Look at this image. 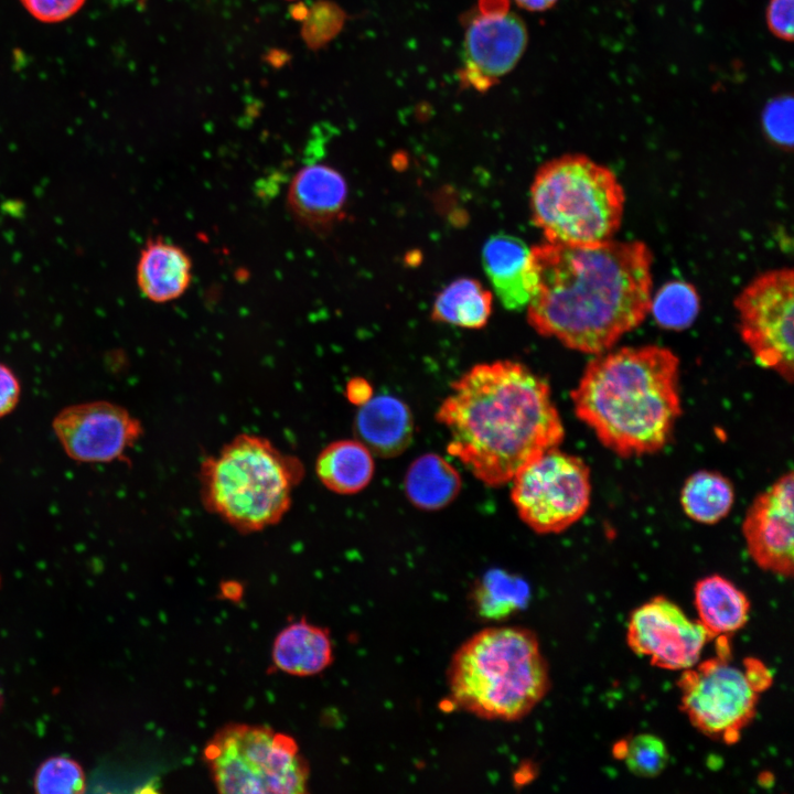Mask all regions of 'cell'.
Returning a JSON list of instances; mask_svg holds the SVG:
<instances>
[{
	"instance_id": "cell-19",
	"label": "cell",
	"mask_w": 794,
	"mask_h": 794,
	"mask_svg": "<svg viewBox=\"0 0 794 794\" xmlns=\"http://www.w3.org/2000/svg\"><path fill=\"white\" fill-rule=\"evenodd\" d=\"M333 646L329 630L302 619L286 626L272 647L275 666L290 675L311 676L333 663Z\"/></svg>"
},
{
	"instance_id": "cell-5",
	"label": "cell",
	"mask_w": 794,
	"mask_h": 794,
	"mask_svg": "<svg viewBox=\"0 0 794 794\" xmlns=\"http://www.w3.org/2000/svg\"><path fill=\"white\" fill-rule=\"evenodd\" d=\"M303 475L299 458L264 437L242 433L203 461L202 501L238 532L254 533L283 518Z\"/></svg>"
},
{
	"instance_id": "cell-30",
	"label": "cell",
	"mask_w": 794,
	"mask_h": 794,
	"mask_svg": "<svg viewBox=\"0 0 794 794\" xmlns=\"http://www.w3.org/2000/svg\"><path fill=\"white\" fill-rule=\"evenodd\" d=\"M28 12L45 23H57L73 17L86 0H20Z\"/></svg>"
},
{
	"instance_id": "cell-29",
	"label": "cell",
	"mask_w": 794,
	"mask_h": 794,
	"mask_svg": "<svg viewBox=\"0 0 794 794\" xmlns=\"http://www.w3.org/2000/svg\"><path fill=\"white\" fill-rule=\"evenodd\" d=\"M793 108L791 95H779L766 103L761 117L768 139L785 150L793 148Z\"/></svg>"
},
{
	"instance_id": "cell-34",
	"label": "cell",
	"mask_w": 794,
	"mask_h": 794,
	"mask_svg": "<svg viewBox=\"0 0 794 794\" xmlns=\"http://www.w3.org/2000/svg\"><path fill=\"white\" fill-rule=\"evenodd\" d=\"M515 3L527 10L533 12H541L546 11L550 8H552L558 0H514Z\"/></svg>"
},
{
	"instance_id": "cell-28",
	"label": "cell",
	"mask_w": 794,
	"mask_h": 794,
	"mask_svg": "<svg viewBox=\"0 0 794 794\" xmlns=\"http://www.w3.org/2000/svg\"><path fill=\"white\" fill-rule=\"evenodd\" d=\"M33 785L36 793L79 794L86 791V775L76 760L57 755L39 765Z\"/></svg>"
},
{
	"instance_id": "cell-11",
	"label": "cell",
	"mask_w": 794,
	"mask_h": 794,
	"mask_svg": "<svg viewBox=\"0 0 794 794\" xmlns=\"http://www.w3.org/2000/svg\"><path fill=\"white\" fill-rule=\"evenodd\" d=\"M52 426L65 453L83 463L124 459L142 433L137 418L107 400L67 406L54 417Z\"/></svg>"
},
{
	"instance_id": "cell-10",
	"label": "cell",
	"mask_w": 794,
	"mask_h": 794,
	"mask_svg": "<svg viewBox=\"0 0 794 794\" xmlns=\"http://www.w3.org/2000/svg\"><path fill=\"white\" fill-rule=\"evenodd\" d=\"M794 273L791 268L755 277L736 298L740 334L755 361L793 379Z\"/></svg>"
},
{
	"instance_id": "cell-33",
	"label": "cell",
	"mask_w": 794,
	"mask_h": 794,
	"mask_svg": "<svg viewBox=\"0 0 794 794\" xmlns=\"http://www.w3.org/2000/svg\"><path fill=\"white\" fill-rule=\"evenodd\" d=\"M372 396V387L364 378H352L346 385V397L354 405L361 406Z\"/></svg>"
},
{
	"instance_id": "cell-31",
	"label": "cell",
	"mask_w": 794,
	"mask_h": 794,
	"mask_svg": "<svg viewBox=\"0 0 794 794\" xmlns=\"http://www.w3.org/2000/svg\"><path fill=\"white\" fill-rule=\"evenodd\" d=\"M765 22L771 34L779 40L792 42L794 37V0H769Z\"/></svg>"
},
{
	"instance_id": "cell-32",
	"label": "cell",
	"mask_w": 794,
	"mask_h": 794,
	"mask_svg": "<svg viewBox=\"0 0 794 794\" xmlns=\"http://www.w3.org/2000/svg\"><path fill=\"white\" fill-rule=\"evenodd\" d=\"M21 396L20 380L14 372L0 363V418L11 414Z\"/></svg>"
},
{
	"instance_id": "cell-14",
	"label": "cell",
	"mask_w": 794,
	"mask_h": 794,
	"mask_svg": "<svg viewBox=\"0 0 794 794\" xmlns=\"http://www.w3.org/2000/svg\"><path fill=\"white\" fill-rule=\"evenodd\" d=\"M528 42L524 21L514 12L485 11L468 25L461 78L476 89L489 88L511 72Z\"/></svg>"
},
{
	"instance_id": "cell-25",
	"label": "cell",
	"mask_w": 794,
	"mask_h": 794,
	"mask_svg": "<svg viewBox=\"0 0 794 794\" xmlns=\"http://www.w3.org/2000/svg\"><path fill=\"white\" fill-rule=\"evenodd\" d=\"M529 600V587L519 576L493 569L486 572L472 592L476 615L485 621L505 620Z\"/></svg>"
},
{
	"instance_id": "cell-7",
	"label": "cell",
	"mask_w": 794,
	"mask_h": 794,
	"mask_svg": "<svg viewBox=\"0 0 794 794\" xmlns=\"http://www.w3.org/2000/svg\"><path fill=\"white\" fill-rule=\"evenodd\" d=\"M203 755L222 793H305L309 766L288 734L230 723L206 743Z\"/></svg>"
},
{
	"instance_id": "cell-16",
	"label": "cell",
	"mask_w": 794,
	"mask_h": 794,
	"mask_svg": "<svg viewBox=\"0 0 794 794\" xmlns=\"http://www.w3.org/2000/svg\"><path fill=\"white\" fill-rule=\"evenodd\" d=\"M415 423L409 407L390 395L372 396L360 406L354 432L369 451L380 458H394L411 443Z\"/></svg>"
},
{
	"instance_id": "cell-6",
	"label": "cell",
	"mask_w": 794,
	"mask_h": 794,
	"mask_svg": "<svg viewBox=\"0 0 794 794\" xmlns=\"http://www.w3.org/2000/svg\"><path fill=\"white\" fill-rule=\"evenodd\" d=\"M625 195L616 175L580 153L544 163L530 186V215L547 242L601 244L619 230Z\"/></svg>"
},
{
	"instance_id": "cell-27",
	"label": "cell",
	"mask_w": 794,
	"mask_h": 794,
	"mask_svg": "<svg viewBox=\"0 0 794 794\" xmlns=\"http://www.w3.org/2000/svg\"><path fill=\"white\" fill-rule=\"evenodd\" d=\"M620 744L622 748L618 744L614 752L636 776H658L668 763V750L664 741L654 734L641 733Z\"/></svg>"
},
{
	"instance_id": "cell-17",
	"label": "cell",
	"mask_w": 794,
	"mask_h": 794,
	"mask_svg": "<svg viewBox=\"0 0 794 794\" xmlns=\"http://www.w3.org/2000/svg\"><path fill=\"white\" fill-rule=\"evenodd\" d=\"M136 280L140 292L154 303L179 299L192 281V261L175 244L162 238L149 239L142 247Z\"/></svg>"
},
{
	"instance_id": "cell-20",
	"label": "cell",
	"mask_w": 794,
	"mask_h": 794,
	"mask_svg": "<svg viewBox=\"0 0 794 794\" xmlns=\"http://www.w3.org/2000/svg\"><path fill=\"white\" fill-rule=\"evenodd\" d=\"M374 454L358 439L329 443L318 455L315 473L320 482L337 494H355L372 481Z\"/></svg>"
},
{
	"instance_id": "cell-36",
	"label": "cell",
	"mask_w": 794,
	"mask_h": 794,
	"mask_svg": "<svg viewBox=\"0 0 794 794\" xmlns=\"http://www.w3.org/2000/svg\"><path fill=\"white\" fill-rule=\"evenodd\" d=\"M1 705H2V695H1V690H0V708H1Z\"/></svg>"
},
{
	"instance_id": "cell-1",
	"label": "cell",
	"mask_w": 794,
	"mask_h": 794,
	"mask_svg": "<svg viewBox=\"0 0 794 794\" xmlns=\"http://www.w3.org/2000/svg\"><path fill=\"white\" fill-rule=\"evenodd\" d=\"M650 248L614 239L587 246L546 242L530 248L527 318L540 335L600 354L650 313Z\"/></svg>"
},
{
	"instance_id": "cell-18",
	"label": "cell",
	"mask_w": 794,
	"mask_h": 794,
	"mask_svg": "<svg viewBox=\"0 0 794 794\" xmlns=\"http://www.w3.org/2000/svg\"><path fill=\"white\" fill-rule=\"evenodd\" d=\"M530 248L519 238L497 234L487 239L482 259L496 297L506 309L527 305V266Z\"/></svg>"
},
{
	"instance_id": "cell-23",
	"label": "cell",
	"mask_w": 794,
	"mask_h": 794,
	"mask_svg": "<svg viewBox=\"0 0 794 794\" xmlns=\"http://www.w3.org/2000/svg\"><path fill=\"white\" fill-rule=\"evenodd\" d=\"M492 293L479 281L460 278L436 298L432 320L465 329L483 328L492 312Z\"/></svg>"
},
{
	"instance_id": "cell-8",
	"label": "cell",
	"mask_w": 794,
	"mask_h": 794,
	"mask_svg": "<svg viewBox=\"0 0 794 794\" xmlns=\"http://www.w3.org/2000/svg\"><path fill=\"white\" fill-rule=\"evenodd\" d=\"M722 644L718 657L684 669L680 705L697 730L731 744L755 716L759 696L772 677L758 661L744 662L743 668L732 664L723 639Z\"/></svg>"
},
{
	"instance_id": "cell-3",
	"label": "cell",
	"mask_w": 794,
	"mask_h": 794,
	"mask_svg": "<svg viewBox=\"0 0 794 794\" xmlns=\"http://www.w3.org/2000/svg\"><path fill=\"white\" fill-rule=\"evenodd\" d=\"M679 360L658 345L607 351L571 391L576 416L620 457L663 449L680 415Z\"/></svg>"
},
{
	"instance_id": "cell-13",
	"label": "cell",
	"mask_w": 794,
	"mask_h": 794,
	"mask_svg": "<svg viewBox=\"0 0 794 794\" xmlns=\"http://www.w3.org/2000/svg\"><path fill=\"white\" fill-rule=\"evenodd\" d=\"M794 476H780L755 497L742 524L747 550L761 569L791 577L794 569Z\"/></svg>"
},
{
	"instance_id": "cell-4",
	"label": "cell",
	"mask_w": 794,
	"mask_h": 794,
	"mask_svg": "<svg viewBox=\"0 0 794 794\" xmlns=\"http://www.w3.org/2000/svg\"><path fill=\"white\" fill-rule=\"evenodd\" d=\"M537 636L519 626L484 629L453 654L448 669L453 702L485 720L518 721L549 689Z\"/></svg>"
},
{
	"instance_id": "cell-24",
	"label": "cell",
	"mask_w": 794,
	"mask_h": 794,
	"mask_svg": "<svg viewBox=\"0 0 794 794\" xmlns=\"http://www.w3.org/2000/svg\"><path fill=\"white\" fill-rule=\"evenodd\" d=\"M734 502L731 482L713 471H698L691 474L680 492V504L685 514L701 524H716L730 512Z\"/></svg>"
},
{
	"instance_id": "cell-12",
	"label": "cell",
	"mask_w": 794,
	"mask_h": 794,
	"mask_svg": "<svg viewBox=\"0 0 794 794\" xmlns=\"http://www.w3.org/2000/svg\"><path fill=\"white\" fill-rule=\"evenodd\" d=\"M712 639L699 621L688 619L678 605L662 596L636 608L626 630L627 645L635 654L670 670L696 665Z\"/></svg>"
},
{
	"instance_id": "cell-21",
	"label": "cell",
	"mask_w": 794,
	"mask_h": 794,
	"mask_svg": "<svg viewBox=\"0 0 794 794\" xmlns=\"http://www.w3.org/2000/svg\"><path fill=\"white\" fill-rule=\"evenodd\" d=\"M699 622L712 634L726 635L745 625L750 602L728 579L712 575L699 580L694 590Z\"/></svg>"
},
{
	"instance_id": "cell-9",
	"label": "cell",
	"mask_w": 794,
	"mask_h": 794,
	"mask_svg": "<svg viewBox=\"0 0 794 794\" xmlns=\"http://www.w3.org/2000/svg\"><path fill=\"white\" fill-rule=\"evenodd\" d=\"M511 482V497L519 518L538 534L566 530L590 505L589 466L558 447L529 461Z\"/></svg>"
},
{
	"instance_id": "cell-26",
	"label": "cell",
	"mask_w": 794,
	"mask_h": 794,
	"mask_svg": "<svg viewBox=\"0 0 794 794\" xmlns=\"http://www.w3.org/2000/svg\"><path fill=\"white\" fill-rule=\"evenodd\" d=\"M699 296L688 282L675 280L665 283L652 296L650 311L657 324L669 330L688 328L699 311Z\"/></svg>"
},
{
	"instance_id": "cell-15",
	"label": "cell",
	"mask_w": 794,
	"mask_h": 794,
	"mask_svg": "<svg viewBox=\"0 0 794 794\" xmlns=\"http://www.w3.org/2000/svg\"><path fill=\"white\" fill-rule=\"evenodd\" d=\"M347 186L342 174L329 164L311 163L293 176L288 190L292 215L315 232H325L344 212Z\"/></svg>"
},
{
	"instance_id": "cell-35",
	"label": "cell",
	"mask_w": 794,
	"mask_h": 794,
	"mask_svg": "<svg viewBox=\"0 0 794 794\" xmlns=\"http://www.w3.org/2000/svg\"><path fill=\"white\" fill-rule=\"evenodd\" d=\"M224 598L228 600H239L243 594V587L236 581L224 582L221 586Z\"/></svg>"
},
{
	"instance_id": "cell-37",
	"label": "cell",
	"mask_w": 794,
	"mask_h": 794,
	"mask_svg": "<svg viewBox=\"0 0 794 794\" xmlns=\"http://www.w3.org/2000/svg\"><path fill=\"white\" fill-rule=\"evenodd\" d=\"M0 586H1V577H0Z\"/></svg>"
},
{
	"instance_id": "cell-2",
	"label": "cell",
	"mask_w": 794,
	"mask_h": 794,
	"mask_svg": "<svg viewBox=\"0 0 794 794\" xmlns=\"http://www.w3.org/2000/svg\"><path fill=\"white\" fill-rule=\"evenodd\" d=\"M436 419L449 432L448 453L491 487L511 482L565 436L548 383L514 361L471 367L452 383Z\"/></svg>"
},
{
	"instance_id": "cell-22",
	"label": "cell",
	"mask_w": 794,
	"mask_h": 794,
	"mask_svg": "<svg viewBox=\"0 0 794 794\" xmlns=\"http://www.w3.org/2000/svg\"><path fill=\"white\" fill-rule=\"evenodd\" d=\"M462 486L459 471L437 453L416 458L405 475L409 502L423 511H438L455 500Z\"/></svg>"
}]
</instances>
